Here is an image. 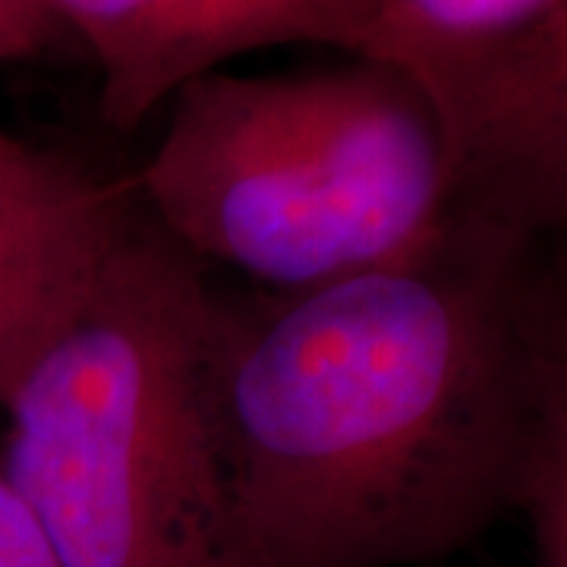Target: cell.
Wrapping results in <instances>:
<instances>
[{
	"label": "cell",
	"instance_id": "obj_1",
	"mask_svg": "<svg viewBox=\"0 0 567 567\" xmlns=\"http://www.w3.org/2000/svg\"><path fill=\"white\" fill-rule=\"evenodd\" d=\"M529 237L454 212L413 259L215 306L227 567H404L520 507L551 306Z\"/></svg>",
	"mask_w": 567,
	"mask_h": 567
},
{
	"label": "cell",
	"instance_id": "obj_2",
	"mask_svg": "<svg viewBox=\"0 0 567 567\" xmlns=\"http://www.w3.org/2000/svg\"><path fill=\"white\" fill-rule=\"evenodd\" d=\"M218 297L136 205L0 398V473L63 567H227L212 423Z\"/></svg>",
	"mask_w": 567,
	"mask_h": 567
},
{
	"label": "cell",
	"instance_id": "obj_3",
	"mask_svg": "<svg viewBox=\"0 0 567 567\" xmlns=\"http://www.w3.org/2000/svg\"><path fill=\"white\" fill-rule=\"evenodd\" d=\"M126 183L181 252L271 293L413 259L454 215L435 104L404 70L369 58L186 82Z\"/></svg>",
	"mask_w": 567,
	"mask_h": 567
},
{
	"label": "cell",
	"instance_id": "obj_4",
	"mask_svg": "<svg viewBox=\"0 0 567 567\" xmlns=\"http://www.w3.org/2000/svg\"><path fill=\"white\" fill-rule=\"evenodd\" d=\"M425 95L445 130L454 212L529 240L567 227V0Z\"/></svg>",
	"mask_w": 567,
	"mask_h": 567
},
{
	"label": "cell",
	"instance_id": "obj_5",
	"mask_svg": "<svg viewBox=\"0 0 567 567\" xmlns=\"http://www.w3.org/2000/svg\"><path fill=\"white\" fill-rule=\"evenodd\" d=\"M102 73V121L130 133L186 82L275 44H334L360 58L372 0H48Z\"/></svg>",
	"mask_w": 567,
	"mask_h": 567
},
{
	"label": "cell",
	"instance_id": "obj_6",
	"mask_svg": "<svg viewBox=\"0 0 567 567\" xmlns=\"http://www.w3.org/2000/svg\"><path fill=\"white\" fill-rule=\"evenodd\" d=\"M136 215L130 183H104L0 130V398L70 316Z\"/></svg>",
	"mask_w": 567,
	"mask_h": 567
},
{
	"label": "cell",
	"instance_id": "obj_7",
	"mask_svg": "<svg viewBox=\"0 0 567 567\" xmlns=\"http://www.w3.org/2000/svg\"><path fill=\"white\" fill-rule=\"evenodd\" d=\"M555 3L558 0H372L360 58L391 63L429 92L466 63L527 32Z\"/></svg>",
	"mask_w": 567,
	"mask_h": 567
},
{
	"label": "cell",
	"instance_id": "obj_8",
	"mask_svg": "<svg viewBox=\"0 0 567 567\" xmlns=\"http://www.w3.org/2000/svg\"><path fill=\"white\" fill-rule=\"evenodd\" d=\"M520 507L533 517L536 546L567 539V360L555 344L548 350L546 388Z\"/></svg>",
	"mask_w": 567,
	"mask_h": 567
},
{
	"label": "cell",
	"instance_id": "obj_9",
	"mask_svg": "<svg viewBox=\"0 0 567 567\" xmlns=\"http://www.w3.org/2000/svg\"><path fill=\"white\" fill-rule=\"evenodd\" d=\"M63 35L48 0H0V66L35 61Z\"/></svg>",
	"mask_w": 567,
	"mask_h": 567
},
{
	"label": "cell",
	"instance_id": "obj_10",
	"mask_svg": "<svg viewBox=\"0 0 567 567\" xmlns=\"http://www.w3.org/2000/svg\"><path fill=\"white\" fill-rule=\"evenodd\" d=\"M0 567H63L25 507L17 488L0 473Z\"/></svg>",
	"mask_w": 567,
	"mask_h": 567
},
{
	"label": "cell",
	"instance_id": "obj_11",
	"mask_svg": "<svg viewBox=\"0 0 567 567\" xmlns=\"http://www.w3.org/2000/svg\"><path fill=\"white\" fill-rule=\"evenodd\" d=\"M551 344L567 357V284L561 290V300L551 306Z\"/></svg>",
	"mask_w": 567,
	"mask_h": 567
},
{
	"label": "cell",
	"instance_id": "obj_12",
	"mask_svg": "<svg viewBox=\"0 0 567 567\" xmlns=\"http://www.w3.org/2000/svg\"><path fill=\"white\" fill-rule=\"evenodd\" d=\"M539 567H567V539L539 546Z\"/></svg>",
	"mask_w": 567,
	"mask_h": 567
},
{
	"label": "cell",
	"instance_id": "obj_13",
	"mask_svg": "<svg viewBox=\"0 0 567 567\" xmlns=\"http://www.w3.org/2000/svg\"><path fill=\"white\" fill-rule=\"evenodd\" d=\"M561 357H565V353H561ZM565 360H567V357H565Z\"/></svg>",
	"mask_w": 567,
	"mask_h": 567
}]
</instances>
